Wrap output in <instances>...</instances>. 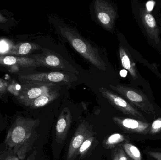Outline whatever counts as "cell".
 Returning a JSON list of instances; mask_svg holds the SVG:
<instances>
[{"label":"cell","mask_w":161,"mask_h":160,"mask_svg":"<svg viewBox=\"0 0 161 160\" xmlns=\"http://www.w3.org/2000/svg\"><path fill=\"white\" fill-rule=\"evenodd\" d=\"M36 123L32 119L18 116L8 132L6 144L13 149L20 160L25 158L31 147L34 141Z\"/></svg>","instance_id":"cell-1"},{"label":"cell","mask_w":161,"mask_h":160,"mask_svg":"<svg viewBox=\"0 0 161 160\" xmlns=\"http://www.w3.org/2000/svg\"><path fill=\"white\" fill-rule=\"evenodd\" d=\"M60 30L63 36L81 56L96 67L101 70H106V63L100 57L96 49L72 28L65 26L60 27Z\"/></svg>","instance_id":"cell-2"},{"label":"cell","mask_w":161,"mask_h":160,"mask_svg":"<svg viewBox=\"0 0 161 160\" xmlns=\"http://www.w3.org/2000/svg\"><path fill=\"white\" fill-rule=\"evenodd\" d=\"M109 88L145 113L155 115L156 110L147 97L140 90L122 85H109Z\"/></svg>","instance_id":"cell-3"},{"label":"cell","mask_w":161,"mask_h":160,"mask_svg":"<svg viewBox=\"0 0 161 160\" xmlns=\"http://www.w3.org/2000/svg\"><path fill=\"white\" fill-rule=\"evenodd\" d=\"M99 92L114 108L129 116L147 122L142 113L122 97L105 87H100Z\"/></svg>","instance_id":"cell-4"},{"label":"cell","mask_w":161,"mask_h":160,"mask_svg":"<svg viewBox=\"0 0 161 160\" xmlns=\"http://www.w3.org/2000/svg\"><path fill=\"white\" fill-rule=\"evenodd\" d=\"M94 9L98 21L103 27L110 31L114 25L116 13L113 7L107 1L96 0Z\"/></svg>","instance_id":"cell-5"},{"label":"cell","mask_w":161,"mask_h":160,"mask_svg":"<svg viewBox=\"0 0 161 160\" xmlns=\"http://www.w3.org/2000/svg\"><path fill=\"white\" fill-rule=\"evenodd\" d=\"M112 119L119 127L127 132L141 135L149 133L150 125L147 122L139 119L118 116H114Z\"/></svg>","instance_id":"cell-6"},{"label":"cell","mask_w":161,"mask_h":160,"mask_svg":"<svg viewBox=\"0 0 161 160\" xmlns=\"http://www.w3.org/2000/svg\"><path fill=\"white\" fill-rule=\"evenodd\" d=\"M93 134L89 129L86 122L80 124L73 137L69 146L67 160H74L78 155V150L82 143L89 136Z\"/></svg>","instance_id":"cell-7"},{"label":"cell","mask_w":161,"mask_h":160,"mask_svg":"<svg viewBox=\"0 0 161 160\" xmlns=\"http://www.w3.org/2000/svg\"><path fill=\"white\" fill-rule=\"evenodd\" d=\"M72 122L70 111L64 108L60 113L56 126V139L58 144H62L67 138Z\"/></svg>","instance_id":"cell-8"},{"label":"cell","mask_w":161,"mask_h":160,"mask_svg":"<svg viewBox=\"0 0 161 160\" xmlns=\"http://www.w3.org/2000/svg\"><path fill=\"white\" fill-rule=\"evenodd\" d=\"M140 17L147 34L158 44L160 41L159 30L155 18L143 8L140 10Z\"/></svg>","instance_id":"cell-9"},{"label":"cell","mask_w":161,"mask_h":160,"mask_svg":"<svg viewBox=\"0 0 161 160\" xmlns=\"http://www.w3.org/2000/svg\"><path fill=\"white\" fill-rule=\"evenodd\" d=\"M34 79L52 84L53 83L69 82V77L66 74L60 72H52L37 74L34 76Z\"/></svg>","instance_id":"cell-10"},{"label":"cell","mask_w":161,"mask_h":160,"mask_svg":"<svg viewBox=\"0 0 161 160\" xmlns=\"http://www.w3.org/2000/svg\"><path fill=\"white\" fill-rule=\"evenodd\" d=\"M119 54L123 67L128 70L131 77L136 80L138 78V75L135 64L132 62L126 50L122 46L119 48Z\"/></svg>","instance_id":"cell-11"},{"label":"cell","mask_w":161,"mask_h":160,"mask_svg":"<svg viewBox=\"0 0 161 160\" xmlns=\"http://www.w3.org/2000/svg\"><path fill=\"white\" fill-rule=\"evenodd\" d=\"M58 92L53 90L49 93L44 94L33 101L32 106L35 108H40L53 101L58 96Z\"/></svg>","instance_id":"cell-12"},{"label":"cell","mask_w":161,"mask_h":160,"mask_svg":"<svg viewBox=\"0 0 161 160\" xmlns=\"http://www.w3.org/2000/svg\"><path fill=\"white\" fill-rule=\"evenodd\" d=\"M43 64L49 68L59 69L63 70H66L63 60L54 54H49L46 55L43 59Z\"/></svg>","instance_id":"cell-13"},{"label":"cell","mask_w":161,"mask_h":160,"mask_svg":"<svg viewBox=\"0 0 161 160\" xmlns=\"http://www.w3.org/2000/svg\"><path fill=\"white\" fill-rule=\"evenodd\" d=\"M126 137L121 133L111 134L104 141V145L107 149L114 148L117 145L126 141Z\"/></svg>","instance_id":"cell-14"},{"label":"cell","mask_w":161,"mask_h":160,"mask_svg":"<svg viewBox=\"0 0 161 160\" xmlns=\"http://www.w3.org/2000/svg\"><path fill=\"white\" fill-rule=\"evenodd\" d=\"M123 148L128 157L131 160H142L140 150L134 145L126 142L123 145Z\"/></svg>","instance_id":"cell-15"},{"label":"cell","mask_w":161,"mask_h":160,"mask_svg":"<svg viewBox=\"0 0 161 160\" xmlns=\"http://www.w3.org/2000/svg\"><path fill=\"white\" fill-rule=\"evenodd\" d=\"M94 140V137L93 134L88 137L82 143L78 152V155H79L80 156V157H82L86 155V153L91 147Z\"/></svg>","instance_id":"cell-16"},{"label":"cell","mask_w":161,"mask_h":160,"mask_svg":"<svg viewBox=\"0 0 161 160\" xmlns=\"http://www.w3.org/2000/svg\"><path fill=\"white\" fill-rule=\"evenodd\" d=\"M129 158L124 151L123 147H117L114 153L113 160H129Z\"/></svg>","instance_id":"cell-17"},{"label":"cell","mask_w":161,"mask_h":160,"mask_svg":"<svg viewBox=\"0 0 161 160\" xmlns=\"http://www.w3.org/2000/svg\"><path fill=\"white\" fill-rule=\"evenodd\" d=\"M161 132V117L156 119L151 124L149 130V134L155 135Z\"/></svg>","instance_id":"cell-18"},{"label":"cell","mask_w":161,"mask_h":160,"mask_svg":"<svg viewBox=\"0 0 161 160\" xmlns=\"http://www.w3.org/2000/svg\"><path fill=\"white\" fill-rule=\"evenodd\" d=\"M32 48L31 45L28 43H24L21 45L19 49V53L20 54H25L30 52Z\"/></svg>","instance_id":"cell-19"},{"label":"cell","mask_w":161,"mask_h":160,"mask_svg":"<svg viewBox=\"0 0 161 160\" xmlns=\"http://www.w3.org/2000/svg\"><path fill=\"white\" fill-rule=\"evenodd\" d=\"M3 62L6 65H12L16 63V59L14 56H7L5 57Z\"/></svg>","instance_id":"cell-20"},{"label":"cell","mask_w":161,"mask_h":160,"mask_svg":"<svg viewBox=\"0 0 161 160\" xmlns=\"http://www.w3.org/2000/svg\"><path fill=\"white\" fill-rule=\"evenodd\" d=\"M147 154L157 160H161V152H156V151H149L147 152Z\"/></svg>","instance_id":"cell-21"},{"label":"cell","mask_w":161,"mask_h":160,"mask_svg":"<svg viewBox=\"0 0 161 160\" xmlns=\"http://www.w3.org/2000/svg\"><path fill=\"white\" fill-rule=\"evenodd\" d=\"M155 2L153 1H148L146 3L147 11L148 12H151L153 8L155 5Z\"/></svg>","instance_id":"cell-22"},{"label":"cell","mask_w":161,"mask_h":160,"mask_svg":"<svg viewBox=\"0 0 161 160\" xmlns=\"http://www.w3.org/2000/svg\"><path fill=\"white\" fill-rule=\"evenodd\" d=\"M4 160H21L18 158V157L14 156H9L6 157Z\"/></svg>","instance_id":"cell-23"},{"label":"cell","mask_w":161,"mask_h":160,"mask_svg":"<svg viewBox=\"0 0 161 160\" xmlns=\"http://www.w3.org/2000/svg\"><path fill=\"white\" fill-rule=\"evenodd\" d=\"M120 74H121V76L122 77H125L127 76V71L126 70H121V72H120Z\"/></svg>","instance_id":"cell-24"},{"label":"cell","mask_w":161,"mask_h":160,"mask_svg":"<svg viewBox=\"0 0 161 160\" xmlns=\"http://www.w3.org/2000/svg\"><path fill=\"white\" fill-rule=\"evenodd\" d=\"M27 160H33V159H29V158H28Z\"/></svg>","instance_id":"cell-25"}]
</instances>
